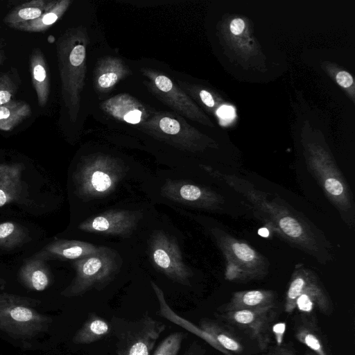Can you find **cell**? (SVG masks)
Here are the masks:
<instances>
[{
  "instance_id": "1",
  "label": "cell",
  "mask_w": 355,
  "mask_h": 355,
  "mask_svg": "<svg viewBox=\"0 0 355 355\" xmlns=\"http://www.w3.org/2000/svg\"><path fill=\"white\" fill-rule=\"evenodd\" d=\"M200 166L209 175L240 193L257 218L282 240L321 263L331 259V246L321 232L280 197L264 192L235 175Z\"/></svg>"
},
{
  "instance_id": "2",
  "label": "cell",
  "mask_w": 355,
  "mask_h": 355,
  "mask_svg": "<svg viewBox=\"0 0 355 355\" xmlns=\"http://www.w3.org/2000/svg\"><path fill=\"white\" fill-rule=\"evenodd\" d=\"M225 261V279L246 282L264 278L269 268L268 259L246 242L219 229L211 230Z\"/></svg>"
},
{
  "instance_id": "3",
  "label": "cell",
  "mask_w": 355,
  "mask_h": 355,
  "mask_svg": "<svg viewBox=\"0 0 355 355\" xmlns=\"http://www.w3.org/2000/svg\"><path fill=\"white\" fill-rule=\"evenodd\" d=\"M121 265V257L116 250L99 246L95 253L73 262L75 277L61 295L72 297L83 295L93 289L101 290L114 279Z\"/></svg>"
},
{
  "instance_id": "4",
  "label": "cell",
  "mask_w": 355,
  "mask_h": 355,
  "mask_svg": "<svg viewBox=\"0 0 355 355\" xmlns=\"http://www.w3.org/2000/svg\"><path fill=\"white\" fill-rule=\"evenodd\" d=\"M40 303L31 297L0 293V330L21 339L47 331L53 320L34 309Z\"/></svg>"
},
{
  "instance_id": "5",
  "label": "cell",
  "mask_w": 355,
  "mask_h": 355,
  "mask_svg": "<svg viewBox=\"0 0 355 355\" xmlns=\"http://www.w3.org/2000/svg\"><path fill=\"white\" fill-rule=\"evenodd\" d=\"M296 309L304 314L318 311L329 315L333 312L330 297L317 274L301 264L295 267L285 296L284 311L291 313Z\"/></svg>"
},
{
  "instance_id": "6",
  "label": "cell",
  "mask_w": 355,
  "mask_h": 355,
  "mask_svg": "<svg viewBox=\"0 0 355 355\" xmlns=\"http://www.w3.org/2000/svg\"><path fill=\"white\" fill-rule=\"evenodd\" d=\"M112 333L116 338L118 355H150L166 326L147 313L141 318L129 320L112 316Z\"/></svg>"
},
{
  "instance_id": "7",
  "label": "cell",
  "mask_w": 355,
  "mask_h": 355,
  "mask_svg": "<svg viewBox=\"0 0 355 355\" xmlns=\"http://www.w3.org/2000/svg\"><path fill=\"white\" fill-rule=\"evenodd\" d=\"M125 173L122 166L108 159L85 162L73 173L75 193L85 201L104 197L114 190Z\"/></svg>"
},
{
  "instance_id": "8",
  "label": "cell",
  "mask_w": 355,
  "mask_h": 355,
  "mask_svg": "<svg viewBox=\"0 0 355 355\" xmlns=\"http://www.w3.org/2000/svg\"><path fill=\"white\" fill-rule=\"evenodd\" d=\"M150 257L154 266L168 279L184 286H191V269L183 261L177 242L162 231L150 239Z\"/></svg>"
},
{
  "instance_id": "9",
  "label": "cell",
  "mask_w": 355,
  "mask_h": 355,
  "mask_svg": "<svg viewBox=\"0 0 355 355\" xmlns=\"http://www.w3.org/2000/svg\"><path fill=\"white\" fill-rule=\"evenodd\" d=\"M275 305L256 309L219 312L218 318L248 331L262 350L270 343V323L275 318Z\"/></svg>"
},
{
  "instance_id": "10",
  "label": "cell",
  "mask_w": 355,
  "mask_h": 355,
  "mask_svg": "<svg viewBox=\"0 0 355 355\" xmlns=\"http://www.w3.org/2000/svg\"><path fill=\"white\" fill-rule=\"evenodd\" d=\"M142 216L139 211L110 210L85 220L79 224L78 229L126 238L132 234Z\"/></svg>"
},
{
  "instance_id": "11",
  "label": "cell",
  "mask_w": 355,
  "mask_h": 355,
  "mask_svg": "<svg viewBox=\"0 0 355 355\" xmlns=\"http://www.w3.org/2000/svg\"><path fill=\"white\" fill-rule=\"evenodd\" d=\"M161 193L173 202L209 210L216 209L224 203L223 197L216 191L183 180H167Z\"/></svg>"
},
{
  "instance_id": "12",
  "label": "cell",
  "mask_w": 355,
  "mask_h": 355,
  "mask_svg": "<svg viewBox=\"0 0 355 355\" xmlns=\"http://www.w3.org/2000/svg\"><path fill=\"white\" fill-rule=\"evenodd\" d=\"M99 246L78 240L55 239L33 255L43 261L76 260L98 251Z\"/></svg>"
},
{
  "instance_id": "13",
  "label": "cell",
  "mask_w": 355,
  "mask_h": 355,
  "mask_svg": "<svg viewBox=\"0 0 355 355\" xmlns=\"http://www.w3.org/2000/svg\"><path fill=\"white\" fill-rule=\"evenodd\" d=\"M275 294L272 291L256 289L236 291L230 301L218 310L219 312L256 309L274 306Z\"/></svg>"
},
{
  "instance_id": "14",
  "label": "cell",
  "mask_w": 355,
  "mask_h": 355,
  "mask_svg": "<svg viewBox=\"0 0 355 355\" xmlns=\"http://www.w3.org/2000/svg\"><path fill=\"white\" fill-rule=\"evenodd\" d=\"M21 163H0V207L16 201L22 189Z\"/></svg>"
},
{
  "instance_id": "15",
  "label": "cell",
  "mask_w": 355,
  "mask_h": 355,
  "mask_svg": "<svg viewBox=\"0 0 355 355\" xmlns=\"http://www.w3.org/2000/svg\"><path fill=\"white\" fill-rule=\"evenodd\" d=\"M19 277L25 287L35 291H44L52 282V274L46 261L33 257L21 266Z\"/></svg>"
},
{
  "instance_id": "16",
  "label": "cell",
  "mask_w": 355,
  "mask_h": 355,
  "mask_svg": "<svg viewBox=\"0 0 355 355\" xmlns=\"http://www.w3.org/2000/svg\"><path fill=\"white\" fill-rule=\"evenodd\" d=\"M30 69L38 104L41 107H44L49 96L50 80L47 64L40 49H33L30 58Z\"/></svg>"
},
{
  "instance_id": "17",
  "label": "cell",
  "mask_w": 355,
  "mask_h": 355,
  "mask_svg": "<svg viewBox=\"0 0 355 355\" xmlns=\"http://www.w3.org/2000/svg\"><path fill=\"white\" fill-rule=\"evenodd\" d=\"M110 333V322L90 313L84 324L74 334L72 341L75 344H89L103 339Z\"/></svg>"
},
{
  "instance_id": "18",
  "label": "cell",
  "mask_w": 355,
  "mask_h": 355,
  "mask_svg": "<svg viewBox=\"0 0 355 355\" xmlns=\"http://www.w3.org/2000/svg\"><path fill=\"white\" fill-rule=\"evenodd\" d=\"M295 338L316 355H331L314 320L302 317L295 328Z\"/></svg>"
},
{
  "instance_id": "19",
  "label": "cell",
  "mask_w": 355,
  "mask_h": 355,
  "mask_svg": "<svg viewBox=\"0 0 355 355\" xmlns=\"http://www.w3.org/2000/svg\"><path fill=\"white\" fill-rule=\"evenodd\" d=\"M49 2L47 0H33L16 6L6 15L4 23L12 28L18 29L40 17Z\"/></svg>"
},
{
  "instance_id": "20",
  "label": "cell",
  "mask_w": 355,
  "mask_h": 355,
  "mask_svg": "<svg viewBox=\"0 0 355 355\" xmlns=\"http://www.w3.org/2000/svg\"><path fill=\"white\" fill-rule=\"evenodd\" d=\"M200 328L225 349L236 354L243 352V347L240 340L218 322L207 318L202 319L200 321Z\"/></svg>"
},
{
  "instance_id": "21",
  "label": "cell",
  "mask_w": 355,
  "mask_h": 355,
  "mask_svg": "<svg viewBox=\"0 0 355 355\" xmlns=\"http://www.w3.org/2000/svg\"><path fill=\"white\" fill-rule=\"evenodd\" d=\"M67 6V1H49L46 8L40 17L20 26L18 30L28 32L46 31L58 20Z\"/></svg>"
},
{
  "instance_id": "22",
  "label": "cell",
  "mask_w": 355,
  "mask_h": 355,
  "mask_svg": "<svg viewBox=\"0 0 355 355\" xmlns=\"http://www.w3.org/2000/svg\"><path fill=\"white\" fill-rule=\"evenodd\" d=\"M31 114L29 105L15 101L10 103L0 106V130L8 131Z\"/></svg>"
},
{
  "instance_id": "23",
  "label": "cell",
  "mask_w": 355,
  "mask_h": 355,
  "mask_svg": "<svg viewBox=\"0 0 355 355\" xmlns=\"http://www.w3.org/2000/svg\"><path fill=\"white\" fill-rule=\"evenodd\" d=\"M28 230L12 221L0 223V247L12 249L28 241Z\"/></svg>"
},
{
  "instance_id": "24",
  "label": "cell",
  "mask_w": 355,
  "mask_h": 355,
  "mask_svg": "<svg viewBox=\"0 0 355 355\" xmlns=\"http://www.w3.org/2000/svg\"><path fill=\"white\" fill-rule=\"evenodd\" d=\"M186 336L187 334L180 331L168 335L162 341L153 355H177Z\"/></svg>"
},
{
  "instance_id": "25",
  "label": "cell",
  "mask_w": 355,
  "mask_h": 355,
  "mask_svg": "<svg viewBox=\"0 0 355 355\" xmlns=\"http://www.w3.org/2000/svg\"><path fill=\"white\" fill-rule=\"evenodd\" d=\"M10 73L0 75V106L15 101L17 85Z\"/></svg>"
},
{
  "instance_id": "26",
  "label": "cell",
  "mask_w": 355,
  "mask_h": 355,
  "mask_svg": "<svg viewBox=\"0 0 355 355\" xmlns=\"http://www.w3.org/2000/svg\"><path fill=\"white\" fill-rule=\"evenodd\" d=\"M68 61L74 66H80L85 58V48L84 46L78 44L74 46L68 53Z\"/></svg>"
},
{
  "instance_id": "27",
  "label": "cell",
  "mask_w": 355,
  "mask_h": 355,
  "mask_svg": "<svg viewBox=\"0 0 355 355\" xmlns=\"http://www.w3.org/2000/svg\"><path fill=\"white\" fill-rule=\"evenodd\" d=\"M161 130L169 135H175L179 132L180 125L178 121L169 117H164L159 121Z\"/></svg>"
},
{
  "instance_id": "28",
  "label": "cell",
  "mask_w": 355,
  "mask_h": 355,
  "mask_svg": "<svg viewBox=\"0 0 355 355\" xmlns=\"http://www.w3.org/2000/svg\"><path fill=\"white\" fill-rule=\"evenodd\" d=\"M217 114L224 121H230L235 116V111L232 106L225 105L218 109Z\"/></svg>"
},
{
  "instance_id": "29",
  "label": "cell",
  "mask_w": 355,
  "mask_h": 355,
  "mask_svg": "<svg viewBox=\"0 0 355 355\" xmlns=\"http://www.w3.org/2000/svg\"><path fill=\"white\" fill-rule=\"evenodd\" d=\"M117 75L114 73H107L101 75L98 80V85L103 88L112 86L117 80Z\"/></svg>"
},
{
  "instance_id": "30",
  "label": "cell",
  "mask_w": 355,
  "mask_h": 355,
  "mask_svg": "<svg viewBox=\"0 0 355 355\" xmlns=\"http://www.w3.org/2000/svg\"><path fill=\"white\" fill-rule=\"evenodd\" d=\"M155 85L161 91L165 92L170 91L173 87L171 80L164 76H157L155 78Z\"/></svg>"
},
{
  "instance_id": "31",
  "label": "cell",
  "mask_w": 355,
  "mask_h": 355,
  "mask_svg": "<svg viewBox=\"0 0 355 355\" xmlns=\"http://www.w3.org/2000/svg\"><path fill=\"white\" fill-rule=\"evenodd\" d=\"M337 83L343 87H348L353 83L352 76L346 71H340L336 76Z\"/></svg>"
},
{
  "instance_id": "32",
  "label": "cell",
  "mask_w": 355,
  "mask_h": 355,
  "mask_svg": "<svg viewBox=\"0 0 355 355\" xmlns=\"http://www.w3.org/2000/svg\"><path fill=\"white\" fill-rule=\"evenodd\" d=\"M141 112L139 110L130 111L124 116L126 122L135 124L141 121Z\"/></svg>"
},
{
  "instance_id": "33",
  "label": "cell",
  "mask_w": 355,
  "mask_h": 355,
  "mask_svg": "<svg viewBox=\"0 0 355 355\" xmlns=\"http://www.w3.org/2000/svg\"><path fill=\"white\" fill-rule=\"evenodd\" d=\"M245 28L244 21L239 18L234 19L230 24V30L234 35H239Z\"/></svg>"
},
{
  "instance_id": "34",
  "label": "cell",
  "mask_w": 355,
  "mask_h": 355,
  "mask_svg": "<svg viewBox=\"0 0 355 355\" xmlns=\"http://www.w3.org/2000/svg\"><path fill=\"white\" fill-rule=\"evenodd\" d=\"M200 98L203 103L209 107H213L214 105V99L211 95L205 90H202L200 93Z\"/></svg>"
},
{
  "instance_id": "35",
  "label": "cell",
  "mask_w": 355,
  "mask_h": 355,
  "mask_svg": "<svg viewBox=\"0 0 355 355\" xmlns=\"http://www.w3.org/2000/svg\"><path fill=\"white\" fill-rule=\"evenodd\" d=\"M184 355H203L201 354L198 346L196 343H193L184 352Z\"/></svg>"
},
{
  "instance_id": "36",
  "label": "cell",
  "mask_w": 355,
  "mask_h": 355,
  "mask_svg": "<svg viewBox=\"0 0 355 355\" xmlns=\"http://www.w3.org/2000/svg\"><path fill=\"white\" fill-rule=\"evenodd\" d=\"M268 355H294L293 353L286 348L278 347L275 349Z\"/></svg>"
},
{
  "instance_id": "37",
  "label": "cell",
  "mask_w": 355,
  "mask_h": 355,
  "mask_svg": "<svg viewBox=\"0 0 355 355\" xmlns=\"http://www.w3.org/2000/svg\"><path fill=\"white\" fill-rule=\"evenodd\" d=\"M3 58H4L3 52L2 51H0V64H1V62H3Z\"/></svg>"
},
{
  "instance_id": "38",
  "label": "cell",
  "mask_w": 355,
  "mask_h": 355,
  "mask_svg": "<svg viewBox=\"0 0 355 355\" xmlns=\"http://www.w3.org/2000/svg\"><path fill=\"white\" fill-rule=\"evenodd\" d=\"M306 355H316L315 353H310V354H308Z\"/></svg>"
},
{
  "instance_id": "39",
  "label": "cell",
  "mask_w": 355,
  "mask_h": 355,
  "mask_svg": "<svg viewBox=\"0 0 355 355\" xmlns=\"http://www.w3.org/2000/svg\"><path fill=\"white\" fill-rule=\"evenodd\" d=\"M1 281H2V279H1V277H0V284H1Z\"/></svg>"
}]
</instances>
